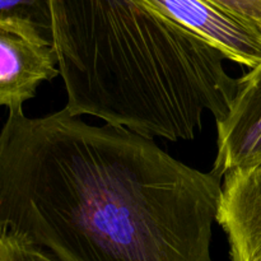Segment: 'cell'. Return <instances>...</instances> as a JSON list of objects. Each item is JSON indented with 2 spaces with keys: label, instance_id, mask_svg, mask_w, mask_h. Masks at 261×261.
I'll return each instance as SVG.
<instances>
[{
  "label": "cell",
  "instance_id": "6da1fadb",
  "mask_svg": "<svg viewBox=\"0 0 261 261\" xmlns=\"http://www.w3.org/2000/svg\"><path fill=\"white\" fill-rule=\"evenodd\" d=\"M221 194L212 171L65 107L2 129L0 229L61 261H212Z\"/></svg>",
  "mask_w": 261,
  "mask_h": 261
},
{
  "label": "cell",
  "instance_id": "7a4b0ae2",
  "mask_svg": "<svg viewBox=\"0 0 261 261\" xmlns=\"http://www.w3.org/2000/svg\"><path fill=\"white\" fill-rule=\"evenodd\" d=\"M51 42L73 116L150 139L194 140L236 96L226 55L144 0H51Z\"/></svg>",
  "mask_w": 261,
  "mask_h": 261
},
{
  "label": "cell",
  "instance_id": "3957f363",
  "mask_svg": "<svg viewBox=\"0 0 261 261\" xmlns=\"http://www.w3.org/2000/svg\"><path fill=\"white\" fill-rule=\"evenodd\" d=\"M60 74L50 38L40 27L19 18L0 19V105L23 112L42 82Z\"/></svg>",
  "mask_w": 261,
  "mask_h": 261
},
{
  "label": "cell",
  "instance_id": "277c9868",
  "mask_svg": "<svg viewBox=\"0 0 261 261\" xmlns=\"http://www.w3.org/2000/svg\"><path fill=\"white\" fill-rule=\"evenodd\" d=\"M237 83L228 115L217 121V157L212 172L219 178L261 165V61Z\"/></svg>",
  "mask_w": 261,
  "mask_h": 261
},
{
  "label": "cell",
  "instance_id": "5b68a950",
  "mask_svg": "<svg viewBox=\"0 0 261 261\" xmlns=\"http://www.w3.org/2000/svg\"><path fill=\"white\" fill-rule=\"evenodd\" d=\"M249 69L261 61V36L208 0H144Z\"/></svg>",
  "mask_w": 261,
  "mask_h": 261
},
{
  "label": "cell",
  "instance_id": "8992f818",
  "mask_svg": "<svg viewBox=\"0 0 261 261\" xmlns=\"http://www.w3.org/2000/svg\"><path fill=\"white\" fill-rule=\"evenodd\" d=\"M217 222L231 261H261V165L224 176Z\"/></svg>",
  "mask_w": 261,
  "mask_h": 261
},
{
  "label": "cell",
  "instance_id": "52a82bcc",
  "mask_svg": "<svg viewBox=\"0 0 261 261\" xmlns=\"http://www.w3.org/2000/svg\"><path fill=\"white\" fill-rule=\"evenodd\" d=\"M2 18H19L35 23L51 40V0H0Z\"/></svg>",
  "mask_w": 261,
  "mask_h": 261
},
{
  "label": "cell",
  "instance_id": "ba28073f",
  "mask_svg": "<svg viewBox=\"0 0 261 261\" xmlns=\"http://www.w3.org/2000/svg\"><path fill=\"white\" fill-rule=\"evenodd\" d=\"M0 261H61L46 250L10 232L0 234Z\"/></svg>",
  "mask_w": 261,
  "mask_h": 261
},
{
  "label": "cell",
  "instance_id": "9c48e42d",
  "mask_svg": "<svg viewBox=\"0 0 261 261\" xmlns=\"http://www.w3.org/2000/svg\"><path fill=\"white\" fill-rule=\"evenodd\" d=\"M261 36V0H208Z\"/></svg>",
  "mask_w": 261,
  "mask_h": 261
}]
</instances>
